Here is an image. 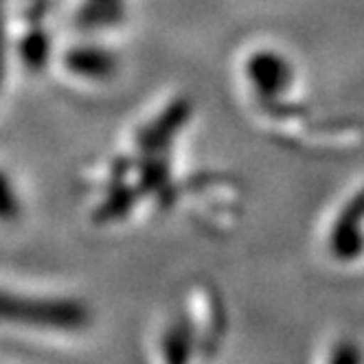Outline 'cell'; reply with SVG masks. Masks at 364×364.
Listing matches in <instances>:
<instances>
[{"mask_svg": "<svg viewBox=\"0 0 364 364\" xmlns=\"http://www.w3.org/2000/svg\"><path fill=\"white\" fill-rule=\"evenodd\" d=\"M127 18V0H80L75 7V29L84 33L112 31Z\"/></svg>", "mask_w": 364, "mask_h": 364, "instance_id": "5b68a950", "label": "cell"}, {"mask_svg": "<svg viewBox=\"0 0 364 364\" xmlns=\"http://www.w3.org/2000/svg\"><path fill=\"white\" fill-rule=\"evenodd\" d=\"M20 60L29 70H42L48 64V55H50V40L44 31V24H33V29L29 33H24L20 38Z\"/></svg>", "mask_w": 364, "mask_h": 364, "instance_id": "8992f818", "label": "cell"}, {"mask_svg": "<svg viewBox=\"0 0 364 364\" xmlns=\"http://www.w3.org/2000/svg\"><path fill=\"white\" fill-rule=\"evenodd\" d=\"M244 77L252 95L270 108L290 92L294 84V68L292 62L279 50L257 48L244 62Z\"/></svg>", "mask_w": 364, "mask_h": 364, "instance_id": "7a4b0ae2", "label": "cell"}, {"mask_svg": "<svg viewBox=\"0 0 364 364\" xmlns=\"http://www.w3.org/2000/svg\"><path fill=\"white\" fill-rule=\"evenodd\" d=\"M329 250L343 264L355 262L364 252V187L355 191L341 211L329 230Z\"/></svg>", "mask_w": 364, "mask_h": 364, "instance_id": "3957f363", "label": "cell"}, {"mask_svg": "<svg viewBox=\"0 0 364 364\" xmlns=\"http://www.w3.org/2000/svg\"><path fill=\"white\" fill-rule=\"evenodd\" d=\"M5 70V20H3V0H0V84Z\"/></svg>", "mask_w": 364, "mask_h": 364, "instance_id": "30bf717a", "label": "cell"}, {"mask_svg": "<svg viewBox=\"0 0 364 364\" xmlns=\"http://www.w3.org/2000/svg\"><path fill=\"white\" fill-rule=\"evenodd\" d=\"M20 215V198L9 173L0 169V222H14Z\"/></svg>", "mask_w": 364, "mask_h": 364, "instance_id": "ba28073f", "label": "cell"}, {"mask_svg": "<svg viewBox=\"0 0 364 364\" xmlns=\"http://www.w3.org/2000/svg\"><path fill=\"white\" fill-rule=\"evenodd\" d=\"M191 343H193L191 327L185 321L173 323L163 338V349H165L167 364H189Z\"/></svg>", "mask_w": 364, "mask_h": 364, "instance_id": "52a82bcc", "label": "cell"}, {"mask_svg": "<svg viewBox=\"0 0 364 364\" xmlns=\"http://www.w3.org/2000/svg\"><path fill=\"white\" fill-rule=\"evenodd\" d=\"M64 68L82 82H110L119 70V58L99 44H75L64 53Z\"/></svg>", "mask_w": 364, "mask_h": 364, "instance_id": "277c9868", "label": "cell"}, {"mask_svg": "<svg viewBox=\"0 0 364 364\" xmlns=\"http://www.w3.org/2000/svg\"><path fill=\"white\" fill-rule=\"evenodd\" d=\"M329 364H362V351L349 341L338 343L331 353Z\"/></svg>", "mask_w": 364, "mask_h": 364, "instance_id": "9c48e42d", "label": "cell"}, {"mask_svg": "<svg viewBox=\"0 0 364 364\" xmlns=\"http://www.w3.org/2000/svg\"><path fill=\"white\" fill-rule=\"evenodd\" d=\"M0 321L53 331H80L88 327L90 311L75 299H40L0 292Z\"/></svg>", "mask_w": 364, "mask_h": 364, "instance_id": "6da1fadb", "label": "cell"}]
</instances>
